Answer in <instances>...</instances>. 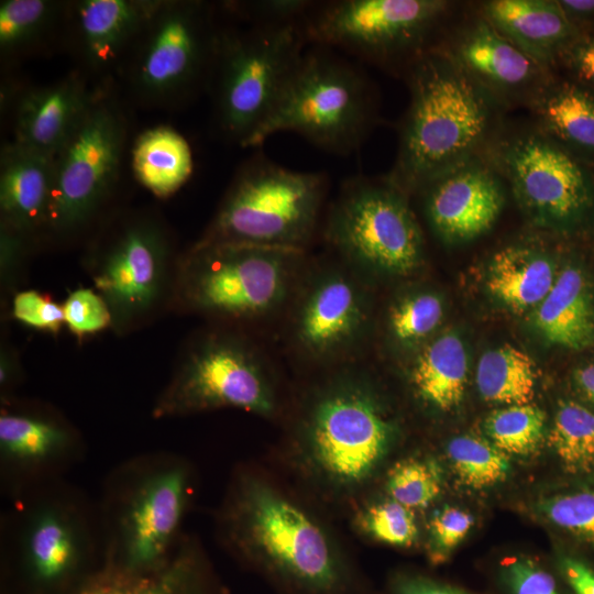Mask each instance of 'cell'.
I'll list each match as a JSON object with an SVG mask.
<instances>
[{
    "mask_svg": "<svg viewBox=\"0 0 594 594\" xmlns=\"http://www.w3.org/2000/svg\"><path fill=\"white\" fill-rule=\"evenodd\" d=\"M410 102L387 178L417 191L473 158L491 123L488 95L450 52L430 48L408 68Z\"/></svg>",
    "mask_w": 594,
    "mask_h": 594,
    "instance_id": "5",
    "label": "cell"
},
{
    "mask_svg": "<svg viewBox=\"0 0 594 594\" xmlns=\"http://www.w3.org/2000/svg\"><path fill=\"white\" fill-rule=\"evenodd\" d=\"M365 359L314 372L287 405L282 462L315 502L353 509L400 428Z\"/></svg>",
    "mask_w": 594,
    "mask_h": 594,
    "instance_id": "1",
    "label": "cell"
},
{
    "mask_svg": "<svg viewBox=\"0 0 594 594\" xmlns=\"http://www.w3.org/2000/svg\"><path fill=\"white\" fill-rule=\"evenodd\" d=\"M158 0H80L65 24L75 54L94 75L120 70Z\"/></svg>",
    "mask_w": 594,
    "mask_h": 594,
    "instance_id": "20",
    "label": "cell"
},
{
    "mask_svg": "<svg viewBox=\"0 0 594 594\" xmlns=\"http://www.w3.org/2000/svg\"><path fill=\"white\" fill-rule=\"evenodd\" d=\"M55 157L12 141L0 155V224L36 241L43 235L53 194Z\"/></svg>",
    "mask_w": 594,
    "mask_h": 594,
    "instance_id": "22",
    "label": "cell"
},
{
    "mask_svg": "<svg viewBox=\"0 0 594 594\" xmlns=\"http://www.w3.org/2000/svg\"><path fill=\"white\" fill-rule=\"evenodd\" d=\"M375 287L332 254L309 256L279 321L292 359L312 373L365 359Z\"/></svg>",
    "mask_w": 594,
    "mask_h": 594,
    "instance_id": "8",
    "label": "cell"
},
{
    "mask_svg": "<svg viewBox=\"0 0 594 594\" xmlns=\"http://www.w3.org/2000/svg\"><path fill=\"white\" fill-rule=\"evenodd\" d=\"M502 172L525 212L539 226L569 230L592 208L594 182L588 169L544 134H526L498 152Z\"/></svg>",
    "mask_w": 594,
    "mask_h": 594,
    "instance_id": "18",
    "label": "cell"
},
{
    "mask_svg": "<svg viewBox=\"0 0 594 594\" xmlns=\"http://www.w3.org/2000/svg\"><path fill=\"white\" fill-rule=\"evenodd\" d=\"M448 7L441 0L323 1L301 24L307 43L338 47L359 58L385 64L426 53L427 38Z\"/></svg>",
    "mask_w": 594,
    "mask_h": 594,
    "instance_id": "16",
    "label": "cell"
},
{
    "mask_svg": "<svg viewBox=\"0 0 594 594\" xmlns=\"http://www.w3.org/2000/svg\"><path fill=\"white\" fill-rule=\"evenodd\" d=\"M136 180L154 196L175 194L193 173V153L187 140L175 129L158 125L143 131L131 150Z\"/></svg>",
    "mask_w": 594,
    "mask_h": 594,
    "instance_id": "30",
    "label": "cell"
},
{
    "mask_svg": "<svg viewBox=\"0 0 594 594\" xmlns=\"http://www.w3.org/2000/svg\"><path fill=\"white\" fill-rule=\"evenodd\" d=\"M220 29L207 1L158 0L119 70L130 96L173 109L208 88Z\"/></svg>",
    "mask_w": 594,
    "mask_h": 594,
    "instance_id": "11",
    "label": "cell"
},
{
    "mask_svg": "<svg viewBox=\"0 0 594 594\" xmlns=\"http://www.w3.org/2000/svg\"><path fill=\"white\" fill-rule=\"evenodd\" d=\"M322 237L331 254L373 285L406 279L424 264V239L407 193L387 177L345 180L328 208Z\"/></svg>",
    "mask_w": 594,
    "mask_h": 594,
    "instance_id": "12",
    "label": "cell"
},
{
    "mask_svg": "<svg viewBox=\"0 0 594 594\" xmlns=\"http://www.w3.org/2000/svg\"><path fill=\"white\" fill-rule=\"evenodd\" d=\"M443 487L438 462L428 457H407L395 461L386 471L384 488L387 497L413 512L428 508Z\"/></svg>",
    "mask_w": 594,
    "mask_h": 594,
    "instance_id": "36",
    "label": "cell"
},
{
    "mask_svg": "<svg viewBox=\"0 0 594 594\" xmlns=\"http://www.w3.org/2000/svg\"><path fill=\"white\" fill-rule=\"evenodd\" d=\"M35 239L0 224V270L1 286L7 292H13L22 273L24 263L31 252Z\"/></svg>",
    "mask_w": 594,
    "mask_h": 594,
    "instance_id": "44",
    "label": "cell"
},
{
    "mask_svg": "<svg viewBox=\"0 0 594 594\" xmlns=\"http://www.w3.org/2000/svg\"><path fill=\"white\" fill-rule=\"evenodd\" d=\"M68 2L4 0L0 3V51L6 58L31 54L65 22Z\"/></svg>",
    "mask_w": 594,
    "mask_h": 594,
    "instance_id": "32",
    "label": "cell"
},
{
    "mask_svg": "<svg viewBox=\"0 0 594 594\" xmlns=\"http://www.w3.org/2000/svg\"><path fill=\"white\" fill-rule=\"evenodd\" d=\"M355 532L374 542L407 549L418 540L419 528L415 512L396 501L363 499L351 510Z\"/></svg>",
    "mask_w": 594,
    "mask_h": 594,
    "instance_id": "34",
    "label": "cell"
},
{
    "mask_svg": "<svg viewBox=\"0 0 594 594\" xmlns=\"http://www.w3.org/2000/svg\"><path fill=\"white\" fill-rule=\"evenodd\" d=\"M286 407L277 371L249 331L211 324L182 350L151 414L167 419L235 408L272 420Z\"/></svg>",
    "mask_w": 594,
    "mask_h": 594,
    "instance_id": "7",
    "label": "cell"
},
{
    "mask_svg": "<svg viewBox=\"0 0 594 594\" xmlns=\"http://www.w3.org/2000/svg\"><path fill=\"white\" fill-rule=\"evenodd\" d=\"M446 452L453 471L469 487H491L507 477L509 462L506 454L480 437H454L448 442Z\"/></svg>",
    "mask_w": 594,
    "mask_h": 594,
    "instance_id": "38",
    "label": "cell"
},
{
    "mask_svg": "<svg viewBox=\"0 0 594 594\" xmlns=\"http://www.w3.org/2000/svg\"><path fill=\"white\" fill-rule=\"evenodd\" d=\"M484 12L497 31L543 68L581 35L557 0H494L485 3Z\"/></svg>",
    "mask_w": 594,
    "mask_h": 594,
    "instance_id": "24",
    "label": "cell"
},
{
    "mask_svg": "<svg viewBox=\"0 0 594 594\" xmlns=\"http://www.w3.org/2000/svg\"><path fill=\"white\" fill-rule=\"evenodd\" d=\"M554 265L543 253L527 246H509L490 262L486 288L514 312L535 309L557 279Z\"/></svg>",
    "mask_w": 594,
    "mask_h": 594,
    "instance_id": "28",
    "label": "cell"
},
{
    "mask_svg": "<svg viewBox=\"0 0 594 594\" xmlns=\"http://www.w3.org/2000/svg\"><path fill=\"white\" fill-rule=\"evenodd\" d=\"M219 544L283 594H364L339 536L296 490L254 462L233 468L213 515Z\"/></svg>",
    "mask_w": 594,
    "mask_h": 594,
    "instance_id": "2",
    "label": "cell"
},
{
    "mask_svg": "<svg viewBox=\"0 0 594 594\" xmlns=\"http://www.w3.org/2000/svg\"><path fill=\"white\" fill-rule=\"evenodd\" d=\"M197 492L194 464L173 451L143 452L114 465L96 501L102 568L147 574L166 566L186 534Z\"/></svg>",
    "mask_w": 594,
    "mask_h": 594,
    "instance_id": "4",
    "label": "cell"
},
{
    "mask_svg": "<svg viewBox=\"0 0 594 594\" xmlns=\"http://www.w3.org/2000/svg\"><path fill=\"white\" fill-rule=\"evenodd\" d=\"M560 58L578 82L594 90V33L581 34Z\"/></svg>",
    "mask_w": 594,
    "mask_h": 594,
    "instance_id": "46",
    "label": "cell"
},
{
    "mask_svg": "<svg viewBox=\"0 0 594 594\" xmlns=\"http://www.w3.org/2000/svg\"><path fill=\"white\" fill-rule=\"evenodd\" d=\"M96 89L76 70L21 91L14 102L12 142L55 157L82 120Z\"/></svg>",
    "mask_w": 594,
    "mask_h": 594,
    "instance_id": "21",
    "label": "cell"
},
{
    "mask_svg": "<svg viewBox=\"0 0 594 594\" xmlns=\"http://www.w3.org/2000/svg\"><path fill=\"white\" fill-rule=\"evenodd\" d=\"M535 111L550 139L594 153V90L578 81L546 85L535 98Z\"/></svg>",
    "mask_w": 594,
    "mask_h": 594,
    "instance_id": "31",
    "label": "cell"
},
{
    "mask_svg": "<svg viewBox=\"0 0 594 594\" xmlns=\"http://www.w3.org/2000/svg\"><path fill=\"white\" fill-rule=\"evenodd\" d=\"M306 43L300 25H221L209 88L226 139L245 148L272 112Z\"/></svg>",
    "mask_w": 594,
    "mask_h": 594,
    "instance_id": "14",
    "label": "cell"
},
{
    "mask_svg": "<svg viewBox=\"0 0 594 594\" xmlns=\"http://www.w3.org/2000/svg\"><path fill=\"white\" fill-rule=\"evenodd\" d=\"M546 415L532 404L512 405L487 416L484 429L492 443L505 454L528 455L542 442Z\"/></svg>",
    "mask_w": 594,
    "mask_h": 594,
    "instance_id": "37",
    "label": "cell"
},
{
    "mask_svg": "<svg viewBox=\"0 0 594 594\" xmlns=\"http://www.w3.org/2000/svg\"><path fill=\"white\" fill-rule=\"evenodd\" d=\"M574 382L581 393L594 404V363L578 369Z\"/></svg>",
    "mask_w": 594,
    "mask_h": 594,
    "instance_id": "51",
    "label": "cell"
},
{
    "mask_svg": "<svg viewBox=\"0 0 594 594\" xmlns=\"http://www.w3.org/2000/svg\"><path fill=\"white\" fill-rule=\"evenodd\" d=\"M80 431L55 407L14 397L0 408V490L13 501L66 479L86 457Z\"/></svg>",
    "mask_w": 594,
    "mask_h": 594,
    "instance_id": "17",
    "label": "cell"
},
{
    "mask_svg": "<svg viewBox=\"0 0 594 594\" xmlns=\"http://www.w3.org/2000/svg\"><path fill=\"white\" fill-rule=\"evenodd\" d=\"M468 371L462 339L454 332H442L408 358L405 375L413 397L420 405L448 413L463 398Z\"/></svg>",
    "mask_w": 594,
    "mask_h": 594,
    "instance_id": "26",
    "label": "cell"
},
{
    "mask_svg": "<svg viewBox=\"0 0 594 594\" xmlns=\"http://www.w3.org/2000/svg\"><path fill=\"white\" fill-rule=\"evenodd\" d=\"M70 594H228L200 539L186 532L163 569L128 574L102 568Z\"/></svg>",
    "mask_w": 594,
    "mask_h": 594,
    "instance_id": "23",
    "label": "cell"
},
{
    "mask_svg": "<svg viewBox=\"0 0 594 594\" xmlns=\"http://www.w3.org/2000/svg\"><path fill=\"white\" fill-rule=\"evenodd\" d=\"M178 256L169 228L154 212L124 213L100 228L86 265L118 334L136 330L170 306Z\"/></svg>",
    "mask_w": 594,
    "mask_h": 594,
    "instance_id": "13",
    "label": "cell"
},
{
    "mask_svg": "<svg viewBox=\"0 0 594 594\" xmlns=\"http://www.w3.org/2000/svg\"><path fill=\"white\" fill-rule=\"evenodd\" d=\"M393 594H464L420 575L398 576L393 585Z\"/></svg>",
    "mask_w": 594,
    "mask_h": 594,
    "instance_id": "49",
    "label": "cell"
},
{
    "mask_svg": "<svg viewBox=\"0 0 594 594\" xmlns=\"http://www.w3.org/2000/svg\"><path fill=\"white\" fill-rule=\"evenodd\" d=\"M318 3L312 0H253L224 2L222 7L249 25L301 26Z\"/></svg>",
    "mask_w": 594,
    "mask_h": 594,
    "instance_id": "40",
    "label": "cell"
},
{
    "mask_svg": "<svg viewBox=\"0 0 594 594\" xmlns=\"http://www.w3.org/2000/svg\"><path fill=\"white\" fill-rule=\"evenodd\" d=\"M12 317L28 327L52 334H57L65 324L63 305L34 289L13 294Z\"/></svg>",
    "mask_w": 594,
    "mask_h": 594,
    "instance_id": "43",
    "label": "cell"
},
{
    "mask_svg": "<svg viewBox=\"0 0 594 594\" xmlns=\"http://www.w3.org/2000/svg\"><path fill=\"white\" fill-rule=\"evenodd\" d=\"M22 378L21 367L16 356L8 346L1 349L0 354V399L10 400Z\"/></svg>",
    "mask_w": 594,
    "mask_h": 594,
    "instance_id": "48",
    "label": "cell"
},
{
    "mask_svg": "<svg viewBox=\"0 0 594 594\" xmlns=\"http://www.w3.org/2000/svg\"><path fill=\"white\" fill-rule=\"evenodd\" d=\"M569 21L581 32L594 24V0H557Z\"/></svg>",
    "mask_w": 594,
    "mask_h": 594,
    "instance_id": "50",
    "label": "cell"
},
{
    "mask_svg": "<svg viewBox=\"0 0 594 594\" xmlns=\"http://www.w3.org/2000/svg\"><path fill=\"white\" fill-rule=\"evenodd\" d=\"M128 118L110 87L98 86L82 120L55 156L44 237L67 240L89 229L120 178Z\"/></svg>",
    "mask_w": 594,
    "mask_h": 594,
    "instance_id": "15",
    "label": "cell"
},
{
    "mask_svg": "<svg viewBox=\"0 0 594 594\" xmlns=\"http://www.w3.org/2000/svg\"><path fill=\"white\" fill-rule=\"evenodd\" d=\"M475 380L480 395L488 403L525 405L535 395L534 362L510 344L484 352L477 362Z\"/></svg>",
    "mask_w": 594,
    "mask_h": 594,
    "instance_id": "33",
    "label": "cell"
},
{
    "mask_svg": "<svg viewBox=\"0 0 594 594\" xmlns=\"http://www.w3.org/2000/svg\"><path fill=\"white\" fill-rule=\"evenodd\" d=\"M443 317L442 297L430 288L415 286L394 295L376 317L373 337L380 332L385 349L410 358L436 337Z\"/></svg>",
    "mask_w": 594,
    "mask_h": 594,
    "instance_id": "29",
    "label": "cell"
},
{
    "mask_svg": "<svg viewBox=\"0 0 594 594\" xmlns=\"http://www.w3.org/2000/svg\"><path fill=\"white\" fill-rule=\"evenodd\" d=\"M550 443L572 472L594 466V413L574 402H561L549 436Z\"/></svg>",
    "mask_w": 594,
    "mask_h": 594,
    "instance_id": "35",
    "label": "cell"
},
{
    "mask_svg": "<svg viewBox=\"0 0 594 594\" xmlns=\"http://www.w3.org/2000/svg\"><path fill=\"white\" fill-rule=\"evenodd\" d=\"M328 188L323 172L289 169L258 154L237 172L198 242L307 251Z\"/></svg>",
    "mask_w": 594,
    "mask_h": 594,
    "instance_id": "10",
    "label": "cell"
},
{
    "mask_svg": "<svg viewBox=\"0 0 594 594\" xmlns=\"http://www.w3.org/2000/svg\"><path fill=\"white\" fill-rule=\"evenodd\" d=\"M453 57L485 90L517 92L535 85L544 68L507 40L485 18L461 35Z\"/></svg>",
    "mask_w": 594,
    "mask_h": 594,
    "instance_id": "25",
    "label": "cell"
},
{
    "mask_svg": "<svg viewBox=\"0 0 594 594\" xmlns=\"http://www.w3.org/2000/svg\"><path fill=\"white\" fill-rule=\"evenodd\" d=\"M65 324L78 340L111 327L112 319L105 299L91 288H77L63 304Z\"/></svg>",
    "mask_w": 594,
    "mask_h": 594,
    "instance_id": "42",
    "label": "cell"
},
{
    "mask_svg": "<svg viewBox=\"0 0 594 594\" xmlns=\"http://www.w3.org/2000/svg\"><path fill=\"white\" fill-rule=\"evenodd\" d=\"M376 120L366 76L330 48L312 45L245 147L261 146L278 132H294L320 150L350 155L364 143Z\"/></svg>",
    "mask_w": 594,
    "mask_h": 594,
    "instance_id": "9",
    "label": "cell"
},
{
    "mask_svg": "<svg viewBox=\"0 0 594 594\" xmlns=\"http://www.w3.org/2000/svg\"><path fill=\"white\" fill-rule=\"evenodd\" d=\"M102 564L96 501L66 479L10 501L2 513L1 594H70Z\"/></svg>",
    "mask_w": 594,
    "mask_h": 594,
    "instance_id": "3",
    "label": "cell"
},
{
    "mask_svg": "<svg viewBox=\"0 0 594 594\" xmlns=\"http://www.w3.org/2000/svg\"><path fill=\"white\" fill-rule=\"evenodd\" d=\"M534 323L549 342L581 350L594 341V298L583 271L569 265L535 308Z\"/></svg>",
    "mask_w": 594,
    "mask_h": 594,
    "instance_id": "27",
    "label": "cell"
},
{
    "mask_svg": "<svg viewBox=\"0 0 594 594\" xmlns=\"http://www.w3.org/2000/svg\"><path fill=\"white\" fill-rule=\"evenodd\" d=\"M560 565L574 594H594V570L587 563L566 556L561 558Z\"/></svg>",
    "mask_w": 594,
    "mask_h": 594,
    "instance_id": "47",
    "label": "cell"
},
{
    "mask_svg": "<svg viewBox=\"0 0 594 594\" xmlns=\"http://www.w3.org/2000/svg\"><path fill=\"white\" fill-rule=\"evenodd\" d=\"M505 573L513 594H559L554 579L529 559L509 560Z\"/></svg>",
    "mask_w": 594,
    "mask_h": 594,
    "instance_id": "45",
    "label": "cell"
},
{
    "mask_svg": "<svg viewBox=\"0 0 594 594\" xmlns=\"http://www.w3.org/2000/svg\"><path fill=\"white\" fill-rule=\"evenodd\" d=\"M473 524V516L459 507L447 505L436 510L428 522L426 542L430 562L439 564L447 561L470 532Z\"/></svg>",
    "mask_w": 594,
    "mask_h": 594,
    "instance_id": "41",
    "label": "cell"
},
{
    "mask_svg": "<svg viewBox=\"0 0 594 594\" xmlns=\"http://www.w3.org/2000/svg\"><path fill=\"white\" fill-rule=\"evenodd\" d=\"M425 213L433 232L446 242L475 239L495 223L505 195L495 170L471 158L420 189Z\"/></svg>",
    "mask_w": 594,
    "mask_h": 594,
    "instance_id": "19",
    "label": "cell"
},
{
    "mask_svg": "<svg viewBox=\"0 0 594 594\" xmlns=\"http://www.w3.org/2000/svg\"><path fill=\"white\" fill-rule=\"evenodd\" d=\"M538 508L556 527L594 544V487L552 495Z\"/></svg>",
    "mask_w": 594,
    "mask_h": 594,
    "instance_id": "39",
    "label": "cell"
},
{
    "mask_svg": "<svg viewBox=\"0 0 594 594\" xmlns=\"http://www.w3.org/2000/svg\"><path fill=\"white\" fill-rule=\"evenodd\" d=\"M308 260L307 251L197 241L178 256L170 306L245 331L278 322Z\"/></svg>",
    "mask_w": 594,
    "mask_h": 594,
    "instance_id": "6",
    "label": "cell"
}]
</instances>
